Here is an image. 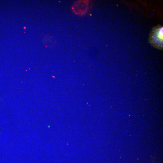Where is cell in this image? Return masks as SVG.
<instances>
[{
	"label": "cell",
	"instance_id": "3957f363",
	"mask_svg": "<svg viewBox=\"0 0 163 163\" xmlns=\"http://www.w3.org/2000/svg\"><path fill=\"white\" fill-rule=\"evenodd\" d=\"M43 43L46 46L52 47L55 44V41L54 38L50 36H45L43 39Z\"/></svg>",
	"mask_w": 163,
	"mask_h": 163
},
{
	"label": "cell",
	"instance_id": "6da1fadb",
	"mask_svg": "<svg viewBox=\"0 0 163 163\" xmlns=\"http://www.w3.org/2000/svg\"><path fill=\"white\" fill-rule=\"evenodd\" d=\"M163 27L158 25L153 27L149 34V41L154 47L159 50L163 49Z\"/></svg>",
	"mask_w": 163,
	"mask_h": 163
},
{
	"label": "cell",
	"instance_id": "7a4b0ae2",
	"mask_svg": "<svg viewBox=\"0 0 163 163\" xmlns=\"http://www.w3.org/2000/svg\"><path fill=\"white\" fill-rule=\"evenodd\" d=\"M90 1L80 0L75 2L72 7L73 12L76 15L83 16L85 15L89 10Z\"/></svg>",
	"mask_w": 163,
	"mask_h": 163
}]
</instances>
